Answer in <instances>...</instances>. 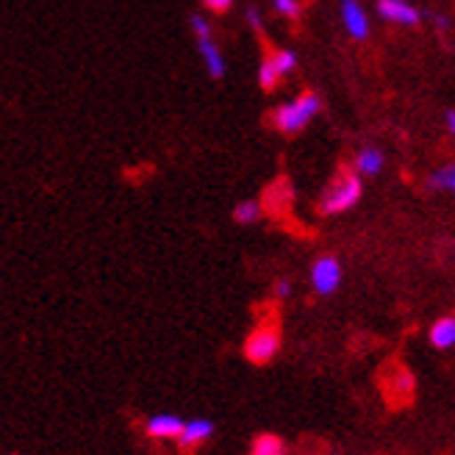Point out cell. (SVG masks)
I'll return each mask as SVG.
<instances>
[{"label": "cell", "instance_id": "cell-8", "mask_svg": "<svg viewBox=\"0 0 455 455\" xmlns=\"http://www.w3.org/2000/svg\"><path fill=\"white\" fill-rule=\"evenodd\" d=\"M197 51H200V59L206 64V70L212 78H222L225 76V56L220 53L217 42L212 39V34L206 36H197Z\"/></svg>", "mask_w": 455, "mask_h": 455}, {"label": "cell", "instance_id": "cell-19", "mask_svg": "<svg viewBox=\"0 0 455 455\" xmlns=\"http://www.w3.org/2000/svg\"><path fill=\"white\" fill-rule=\"evenodd\" d=\"M244 17H247V22H250V28H256V31H261V28H264V20H261V12H259L256 6H250Z\"/></svg>", "mask_w": 455, "mask_h": 455}, {"label": "cell", "instance_id": "cell-21", "mask_svg": "<svg viewBox=\"0 0 455 455\" xmlns=\"http://www.w3.org/2000/svg\"><path fill=\"white\" fill-rule=\"evenodd\" d=\"M430 20L436 22V28H439V31H450V17H447V14H430Z\"/></svg>", "mask_w": 455, "mask_h": 455}, {"label": "cell", "instance_id": "cell-6", "mask_svg": "<svg viewBox=\"0 0 455 455\" xmlns=\"http://www.w3.org/2000/svg\"><path fill=\"white\" fill-rule=\"evenodd\" d=\"M341 22H345L347 34L355 42H363L370 36V17L361 9L358 0H341Z\"/></svg>", "mask_w": 455, "mask_h": 455}, {"label": "cell", "instance_id": "cell-20", "mask_svg": "<svg viewBox=\"0 0 455 455\" xmlns=\"http://www.w3.org/2000/svg\"><path fill=\"white\" fill-rule=\"evenodd\" d=\"M203 4H206L212 12H217V14H225L228 9L234 6V0H203Z\"/></svg>", "mask_w": 455, "mask_h": 455}, {"label": "cell", "instance_id": "cell-11", "mask_svg": "<svg viewBox=\"0 0 455 455\" xmlns=\"http://www.w3.org/2000/svg\"><path fill=\"white\" fill-rule=\"evenodd\" d=\"M430 345L436 350H450L455 345V320L452 316H442L430 328Z\"/></svg>", "mask_w": 455, "mask_h": 455}, {"label": "cell", "instance_id": "cell-7", "mask_svg": "<svg viewBox=\"0 0 455 455\" xmlns=\"http://www.w3.org/2000/svg\"><path fill=\"white\" fill-rule=\"evenodd\" d=\"M214 436V425L209 419H192L187 422L184 427H180V434H178V447L184 450V452H192L197 450L203 442H209Z\"/></svg>", "mask_w": 455, "mask_h": 455}, {"label": "cell", "instance_id": "cell-23", "mask_svg": "<svg viewBox=\"0 0 455 455\" xmlns=\"http://www.w3.org/2000/svg\"><path fill=\"white\" fill-rule=\"evenodd\" d=\"M444 125H447L450 133L455 131V111H452V108H447V114H444Z\"/></svg>", "mask_w": 455, "mask_h": 455}, {"label": "cell", "instance_id": "cell-22", "mask_svg": "<svg viewBox=\"0 0 455 455\" xmlns=\"http://www.w3.org/2000/svg\"><path fill=\"white\" fill-rule=\"evenodd\" d=\"M275 294H278V298H289V294H291V283H289L286 278H281V281L275 283Z\"/></svg>", "mask_w": 455, "mask_h": 455}, {"label": "cell", "instance_id": "cell-14", "mask_svg": "<svg viewBox=\"0 0 455 455\" xmlns=\"http://www.w3.org/2000/svg\"><path fill=\"white\" fill-rule=\"evenodd\" d=\"M250 455H286V447L278 436L272 434H261L256 442H253V450H250Z\"/></svg>", "mask_w": 455, "mask_h": 455}, {"label": "cell", "instance_id": "cell-4", "mask_svg": "<svg viewBox=\"0 0 455 455\" xmlns=\"http://www.w3.org/2000/svg\"><path fill=\"white\" fill-rule=\"evenodd\" d=\"M341 283V264L333 256L316 259L311 267V286L316 294H333Z\"/></svg>", "mask_w": 455, "mask_h": 455}, {"label": "cell", "instance_id": "cell-16", "mask_svg": "<svg viewBox=\"0 0 455 455\" xmlns=\"http://www.w3.org/2000/svg\"><path fill=\"white\" fill-rule=\"evenodd\" d=\"M234 220L239 225H253V222L261 220V206H259L256 200H242L239 206L234 209Z\"/></svg>", "mask_w": 455, "mask_h": 455}, {"label": "cell", "instance_id": "cell-5", "mask_svg": "<svg viewBox=\"0 0 455 455\" xmlns=\"http://www.w3.org/2000/svg\"><path fill=\"white\" fill-rule=\"evenodd\" d=\"M378 12L383 20L395 22V26H405V28H414L419 26V9L414 4H408V0H378Z\"/></svg>", "mask_w": 455, "mask_h": 455}, {"label": "cell", "instance_id": "cell-15", "mask_svg": "<svg viewBox=\"0 0 455 455\" xmlns=\"http://www.w3.org/2000/svg\"><path fill=\"white\" fill-rule=\"evenodd\" d=\"M281 81H283V76L272 67V61L264 56V61H261V67H259V84H261V89L264 92H275V89L281 86Z\"/></svg>", "mask_w": 455, "mask_h": 455}, {"label": "cell", "instance_id": "cell-2", "mask_svg": "<svg viewBox=\"0 0 455 455\" xmlns=\"http://www.w3.org/2000/svg\"><path fill=\"white\" fill-rule=\"evenodd\" d=\"M361 180H358V172L353 170H339V175L331 180V187L325 189L323 195V203H320V212L323 214H341V212H347L353 209L355 203L361 200Z\"/></svg>", "mask_w": 455, "mask_h": 455}, {"label": "cell", "instance_id": "cell-17", "mask_svg": "<svg viewBox=\"0 0 455 455\" xmlns=\"http://www.w3.org/2000/svg\"><path fill=\"white\" fill-rule=\"evenodd\" d=\"M267 59L272 61V67L281 73V76H289V73H294V67H298V56H294L291 51H272V53H267Z\"/></svg>", "mask_w": 455, "mask_h": 455}, {"label": "cell", "instance_id": "cell-9", "mask_svg": "<svg viewBox=\"0 0 455 455\" xmlns=\"http://www.w3.org/2000/svg\"><path fill=\"white\" fill-rule=\"evenodd\" d=\"M386 389H389V395H392V400H395L397 405H403V403H411L414 389H417V380H414V375L408 372L405 367H397Z\"/></svg>", "mask_w": 455, "mask_h": 455}, {"label": "cell", "instance_id": "cell-13", "mask_svg": "<svg viewBox=\"0 0 455 455\" xmlns=\"http://www.w3.org/2000/svg\"><path fill=\"white\" fill-rule=\"evenodd\" d=\"M425 187L430 192H452L455 189V167L452 164H444L442 170H436L425 180Z\"/></svg>", "mask_w": 455, "mask_h": 455}, {"label": "cell", "instance_id": "cell-1", "mask_svg": "<svg viewBox=\"0 0 455 455\" xmlns=\"http://www.w3.org/2000/svg\"><path fill=\"white\" fill-rule=\"evenodd\" d=\"M323 108V100L316 92H303L298 100H291V103H283L278 106L275 111H272V125H275L281 133H300L316 114H320Z\"/></svg>", "mask_w": 455, "mask_h": 455}, {"label": "cell", "instance_id": "cell-3", "mask_svg": "<svg viewBox=\"0 0 455 455\" xmlns=\"http://www.w3.org/2000/svg\"><path fill=\"white\" fill-rule=\"evenodd\" d=\"M278 350H281V328L275 320L261 323L244 341V355L253 363H269L278 355Z\"/></svg>", "mask_w": 455, "mask_h": 455}, {"label": "cell", "instance_id": "cell-10", "mask_svg": "<svg viewBox=\"0 0 455 455\" xmlns=\"http://www.w3.org/2000/svg\"><path fill=\"white\" fill-rule=\"evenodd\" d=\"M180 427H184V422H180L178 417H172V414H156L148 422V436H153V439H178Z\"/></svg>", "mask_w": 455, "mask_h": 455}, {"label": "cell", "instance_id": "cell-12", "mask_svg": "<svg viewBox=\"0 0 455 455\" xmlns=\"http://www.w3.org/2000/svg\"><path fill=\"white\" fill-rule=\"evenodd\" d=\"M383 170V153L378 148H363L355 156V172L358 175H378Z\"/></svg>", "mask_w": 455, "mask_h": 455}, {"label": "cell", "instance_id": "cell-18", "mask_svg": "<svg viewBox=\"0 0 455 455\" xmlns=\"http://www.w3.org/2000/svg\"><path fill=\"white\" fill-rule=\"evenodd\" d=\"M275 12L289 17V20H298L300 17V0H275Z\"/></svg>", "mask_w": 455, "mask_h": 455}]
</instances>
